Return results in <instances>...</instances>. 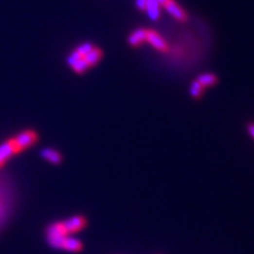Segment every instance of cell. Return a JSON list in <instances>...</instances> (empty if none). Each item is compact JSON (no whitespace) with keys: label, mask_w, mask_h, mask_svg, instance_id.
<instances>
[{"label":"cell","mask_w":254,"mask_h":254,"mask_svg":"<svg viewBox=\"0 0 254 254\" xmlns=\"http://www.w3.org/2000/svg\"><path fill=\"white\" fill-rule=\"evenodd\" d=\"M197 81L201 85L202 87H208V86H213V85L218 81V78H217L214 74H212V73H204V74L198 77Z\"/></svg>","instance_id":"7c38bea8"},{"label":"cell","mask_w":254,"mask_h":254,"mask_svg":"<svg viewBox=\"0 0 254 254\" xmlns=\"http://www.w3.org/2000/svg\"><path fill=\"white\" fill-rule=\"evenodd\" d=\"M155 1H157L159 5H163H163H165L166 2L168 1V0H155Z\"/></svg>","instance_id":"d6986e66"},{"label":"cell","mask_w":254,"mask_h":254,"mask_svg":"<svg viewBox=\"0 0 254 254\" xmlns=\"http://www.w3.org/2000/svg\"><path fill=\"white\" fill-rule=\"evenodd\" d=\"M80 58H83V56L79 54L77 51H75V50L72 51V52H71L69 54V56H67V64H69V66H72V65Z\"/></svg>","instance_id":"2e32d148"},{"label":"cell","mask_w":254,"mask_h":254,"mask_svg":"<svg viewBox=\"0 0 254 254\" xmlns=\"http://www.w3.org/2000/svg\"><path fill=\"white\" fill-rule=\"evenodd\" d=\"M13 186L6 177L0 174V228L6 222L13 206Z\"/></svg>","instance_id":"6da1fadb"},{"label":"cell","mask_w":254,"mask_h":254,"mask_svg":"<svg viewBox=\"0 0 254 254\" xmlns=\"http://www.w3.org/2000/svg\"><path fill=\"white\" fill-rule=\"evenodd\" d=\"M93 47H94V46H93L91 42H83V44L79 45L77 49H75V51H77V52L81 56H85L87 54V53L90 52V51L93 49Z\"/></svg>","instance_id":"9a60e30c"},{"label":"cell","mask_w":254,"mask_h":254,"mask_svg":"<svg viewBox=\"0 0 254 254\" xmlns=\"http://www.w3.org/2000/svg\"><path fill=\"white\" fill-rule=\"evenodd\" d=\"M202 89H204V87H202L201 85H200L199 83H198L197 80H194L193 83L191 84V87H190V93H191L192 97L196 98V99L201 97Z\"/></svg>","instance_id":"5bb4252c"},{"label":"cell","mask_w":254,"mask_h":254,"mask_svg":"<svg viewBox=\"0 0 254 254\" xmlns=\"http://www.w3.org/2000/svg\"><path fill=\"white\" fill-rule=\"evenodd\" d=\"M145 41L149 42V44L158 51H163H163L167 50V44H166V41L153 30H146Z\"/></svg>","instance_id":"5b68a950"},{"label":"cell","mask_w":254,"mask_h":254,"mask_svg":"<svg viewBox=\"0 0 254 254\" xmlns=\"http://www.w3.org/2000/svg\"><path fill=\"white\" fill-rule=\"evenodd\" d=\"M145 11L151 20L155 21L160 18V5L155 0H147Z\"/></svg>","instance_id":"ba28073f"},{"label":"cell","mask_w":254,"mask_h":254,"mask_svg":"<svg viewBox=\"0 0 254 254\" xmlns=\"http://www.w3.org/2000/svg\"><path fill=\"white\" fill-rule=\"evenodd\" d=\"M101 56H103V52H101V50L97 49V47H93V49L90 51L86 55L83 56V58L90 67V66H94V65H97L99 61H100Z\"/></svg>","instance_id":"8fae6325"},{"label":"cell","mask_w":254,"mask_h":254,"mask_svg":"<svg viewBox=\"0 0 254 254\" xmlns=\"http://www.w3.org/2000/svg\"><path fill=\"white\" fill-rule=\"evenodd\" d=\"M19 153L18 149L14 146L13 140H6L0 145V168L6 163L13 155Z\"/></svg>","instance_id":"3957f363"},{"label":"cell","mask_w":254,"mask_h":254,"mask_svg":"<svg viewBox=\"0 0 254 254\" xmlns=\"http://www.w3.org/2000/svg\"><path fill=\"white\" fill-rule=\"evenodd\" d=\"M146 39V30H143V28H138V30L133 31L128 36V44L131 46L137 47L139 46L141 42L145 41Z\"/></svg>","instance_id":"9c48e42d"},{"label":"cell","mask_w":254,"mask_h":254,"mask_svg":"<svg viewBox=\"0 0 254 254\" xmlns=\"http://www.w3.org/2000/svg\"><path fill=\"white\" fill-rule=\"evenodd\" d=\"M247 131H248V133L251 134V137H252L254 139V123L250 124V125L247 126Z\"/></svg>","instance_id":"ac0fdd59"},{"label":"cell","mask_w":254,"mask_h":254,"mask_svg":"<svg viewBox=\"0 0 254 254\" xmlns=\"http://www.w3.org/2000/svg\"><path fill=\"white\" fill-rule=\"evenodd\" d=\"M40 155L45 160H46V162L54 163V165H56V163H60L61 160H63L60 153L53 148H42L40 152Z\"/></svg>","instance_id":"52a82bcc"},{"label":"cell","mask_w":254,"mask_h":254,"mask_svg":"<svg viewBox=\"0 0 254 254\" xmlns=\"http://www.w3.org/2000/svg\"><path fill=\"white\" fill-rule=\"evenodd\" d=\"M85 224H86V220H85V218H83L81 216L72 217V218L63 221L64 228L67 232V234L78 232V231H80L81 228L84 227Z\"/></svg>","instance_id":"277c9868"},{"label":"cell","mask_w":254,"mask_h":254,"mask_svg":"<svg viewBox=\"0 0 254 254\" xmlns=\"http://www.w3.org/2000/svg\"><path fill=\"white\" fill-rule=\"evenodd\" d=\"M146 2H147V0H135V5H137L138 10L145 11Z\"/></svg>","instance_id":"e0dca14e"},{"label":"cell","mask_w":254,"mask_h":254,"mask_svg":"<svg viewBox=\"0 0 254 254\" xmlns=\"http://www.w3.org/2000/svg\"><path fill=\"white\" fill-rule=\"evenodd\" d=\"M36 139H38V135H36L35 131L26 129V131L21 132V133L16 135L12 140L14 146H16L17 149H18V152H21L24 151V149L31 147L33 144H36Z\"/></svg>","instance_id":"7a4b0ae2"},{"label":"cell","mask_w":254,"mask_h":254,"mask_svg":"<svg viewBox=\"0 0 254 254\" xmlns=\"http://www.w3.org/2000/svg\"><path fill=\"white\" fill-rule=\"evenodd\" d=\"M81 248H83V244H81L77 238H73V236H67L66 239H65L61 250H66L69 251V252H79Z\"/></svg>","instance_id":"30bf717a"},{"label":"cell","mask_w":254,"mask_h":254,"mask_svg":"<svg viewBox=\"0 0 254 254\" xmlns=\"http://www.w3.org/2000/svg\"><path fill=\"white\" fill-rule=\"evenodd\" d=\"M71 67H72V70L74 71L75 73L81 74V73H84L85 71L89 69V65L86 64V61L84 60V58H80V59H78V60L75 61V63L73 64Z\"/></svg>","instance_id":"4fadbf2b"},{"label":"cell","mask_w":254,"mask_h":254,"mask_svg":"<svg viewBox=\"0 0 254 254\" xmlns=\"http://www.w3.org/2000/svg\"><path fill=\"white\" fill-rule=\"evenodd\" d=\"M163 8H165V10L167 11L174 19H177V20L183 21L186 20V18H187L185 11H183L182 8L174 1V0H168V1L163 5Z\"/></svg>","instance_id":"8992f818"}]
</instances>
